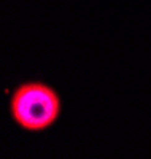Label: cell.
I'll list each match as a JSON object with an SVG mask.
<instances>
[{
	"label": "cell",
	"instance_id": "1",
	"mask_svg": "<svg viewBox=\"0 0 151 159\" xmlns=\"http://www.w3.org/2000/svg\"><path fill=\"white\" fill-rule=\"evenodd\" d=\"M61 99L53 88L43 83H25L19 86L11 99L15 121L27 130H43L57 119Z\"/></svg>",
	"mask_w": 151,
	"mask_h": 159
}]
</instances>
